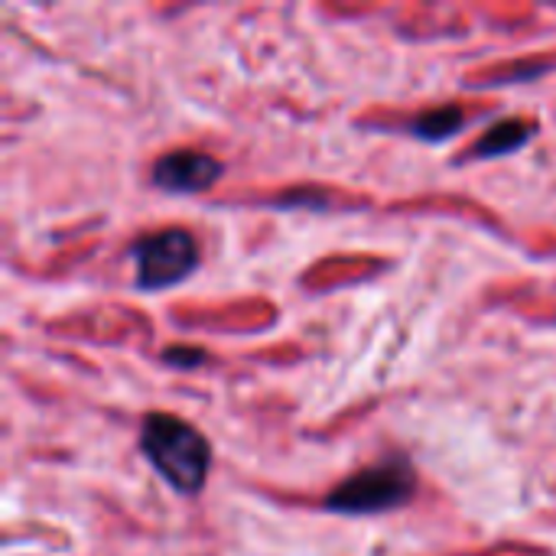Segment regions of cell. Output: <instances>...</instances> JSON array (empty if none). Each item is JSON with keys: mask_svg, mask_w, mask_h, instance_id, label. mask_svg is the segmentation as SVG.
<instances>
[{"mask_svg": "<svg viewBox=\"0 0 556 556\" xmlns=\"http://www.w3.org/2000/svg\"><path fill=\"white\" fill-rule=\"evenodd\" d=\"M140 453L153 472L179 495L192 498L205 489L212 469L208 440L173 414H147L140 424Z\"/></svg>", "mask_w": 556, "mask_h": 556, "instance_id": "obj_1", "label": "cell"}, {"mask_svg": "<svg viewBox=\"0 0 556 556\" xmlns=\"http://www.w3.org/2000/svg\"><path fill=\"white\" fill-rule=\"evenodd\" d=\"M417 495V469L407 456H384L345 482H339L326 498L323 508L345 518H368V515H388L404 505H410Z\"/></svg>", "mask_w": 556, "mask_h": 556, "instance_id": "obj_2", "label": "cell"}, {"mask_svg": "<svg viewBox=\"0 0 556 556\" xmlns=\"http://www.w3.org/2000/svg\"><path fill=\"white\" fill-rule=\"evenodd\" d=\"M137 290H169L189 280L199 267V241L189 228H163L134 241Z\"/></svg>", "mask_w": 556, "mask_h": 556, "instance_id": "obj_3", "label": "cell"}, {"mask_svg": "<svg viewBox=\"0 0 556 556\" xmlns=\"http://www.w3.org/2000/svg\"><path fill=\"white\" fill-rule=\"evenodd\" d=\"M225 173V163L212 153H202V150H169L163 153L153 169H150V179L156 189L169 192V195H195V192H205L212 189Z\"/></svg>", "mask_w": 556, "mask_h": 556, "instance_id": "obj_4", "label": "cell"}, {"mask_svg": "<svg viewBox=\"0 0 556 556\" xmlns=\"http://www.w3.org/2000/svg\"><path fill=\"white\" fill-rule=\"evenodd\" d=\"M534 121H521V117H508L492 124L469 150L472 160H492V156H508L515 150H521L525 143L534 140Z\"/></svg>", "mask_w": 556, "mask_h": 556, "instance_id": "obj_5", "label": "cell"}, {"mask_svg": "<svg viewBox=\"0 0 556 556\" xmlns=\"http://www.w3.org/2000/svg\"><path fill=\"white\" fill-rule=\"evenodd\" d=\"M463 124H466L463 108L443 104V108H430L417 121H410V134L427 140V143H443V140L456 137L463 130Z\"/></svg>", "mask_w": 556, "mask_h": 556, "instance_id": "obj_6", "label": "cell"}, {"mask_svg": "<svg viewBox=\"0 0 556 556\" xmlns=\"http://www.w3.org/2000/svg\"><path fill=\"white\" fill-rule=\"evenodd\" d=\"M163 358L173 362L176 368H189L186 362H192V368H195L205 355H202V352H189V349H169V352H163Z\"/></svg>", "mask_w": 556, "mask_h": 556, "instance_id": "obj_7", "label": "cell"}]
</instances>
